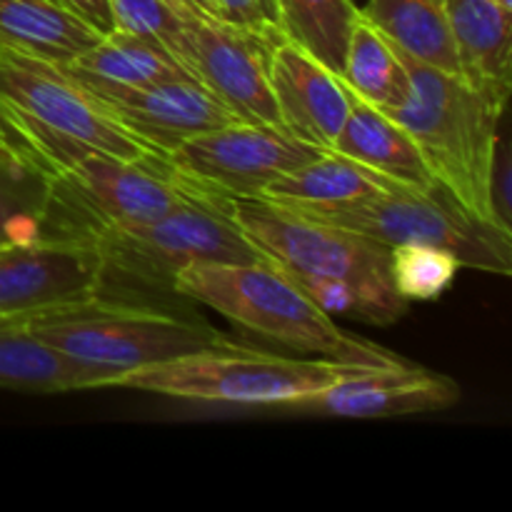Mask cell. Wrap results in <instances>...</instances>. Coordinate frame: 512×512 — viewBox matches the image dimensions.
Wrapping results in <instances>:
<instances>
[{"label": "cell", "instance_id": "obj_22", "mask_svg": "<svg viewBox=\"0 0 512 512\" xmlns=\"http://www.w3.org/2000/svg\"><path fill=\"white\" fill-rule=\"evenodd\" d=\"M360 13L400 53L445 73L460 75L448 0H368Z\"/></svg>", "mask_w": 512, "mask_h": 512}, {"label": "cell", "instance_id": "obj_29", "mask_svg": "<svg viewBox=\"0 0 512 512\" xmlns=\"http://www.w3.org/2000/svg\"><path fill=\"white\" fill-rule=\"evenodd\" d=\"M58 3L68 8L73 15H78L80 20H85L100 35L115 30L113 10H110L108 0H58Z\"/></svg>", "mask_w": 512, "mask_h": 512}, {"label": "cell", "instance_id": "obj_20", "mask_svg": "<svg viewBox=\"0 0 512 512\" xmlns=\"http://www.w3.org/2000/svg\"><path fill=\"white\" fill-rule=\"evenodd\" d=\"M403 188L405 185L345 155L320 150L308 163L273 180L258 200L285 205V208H330V205L355 203V200L375 198V195Z\"/></svg>", "mask_w": 512, "mask_h": 512}, {"label": "cell", "instance_id": "obj_9", "mask_svg": "<svg viewBox=\"0 0 512 512\" xmlns=\"http://www.w3.org/2000/svg\"><path fill=\"white\" fill-rule=\"evenodd\" d=\"M228 213L235 225L293 278H330L368 288H395L390 278V248L365 235L265 200H230Z\"/></svg>", "mask_w": 512, "mask_h": 512}, {"label": "cell", "instance_id": "obj_25", "mask_svg": "<svg viewBox=\"0 0 512 512\" xmlns=\"http://www.w3.org/2000/svg\"><path fill=\"white\" fill-rule=\"evenodd\" d=\"M48 180L35 163H0V243L30 245L45 235Z\"/></svg>", "mask_w": 512, "mask_h": 512}, {"label": "cell", "instance_id": "obj_11", "mask_svg": "<svg viewBox=\"0 0 512 512\" xmlns=\"http://www.w3.org/2000/svg\"><path fill=\"white\" fill-rule=\"evenodd\" d=\"M183 25V68L245 123L280 125L268 83L278 33L240 28L193 0H168Z\"/></svg>", "mask_w": 512, "mask_h": 512}, {"label": "cell", "instance_id": "obj_21", "mask_svg": "<svg viewBox=\"0 0 512 512\" xmlns=\"http://www.w3.org/2000/svg\"><path fill=\"white\" fill-rule=\"evenodd\" d=\"M100 33L55 0H0V45L48 63H68Z\"/></svg>", "mask_w": 512, "mask_h": 512}, {"label": "cell", "instance_id": "obj_5", "mask_svg": "<svg viewBox=\"0 0 512 512\" xmlns=\"http://www.w3.org/2000/svg\"><path fill=\"white\" fill-rule=\"evenodd\" d=\"M358 368L323 358H290L225 340L213 348L118 375L110 388H130L193 403L290 408L340 383Z\"/></svg>", "mask_w": 512, "mask_h": 512}, {"label": "cell", "instance_id": "obj_19", "mask_svg": "<svg viewBox=\"0 0 512 512\" xmlns=\"http://www.w3.org/2000/svg\"><path fill=\"white\" fill-rule=\"evenodd\" d=\"M85 90H123L188 75L183 65L158 43L125 30L100 35L68 63H55Z\"/></svg>", "mask_w": 512, "mask_h": 512}, {"label": "cell", "instance_id": "obj_27", "mask_svg": "<svg viewBox=\"0 0 512 512\" xmlns=\"http://www.w3.org/2000/svg\"><path fill=\"white\" fill-rule=\"evenodd\" d=\"M108 3L113 10L115 28L153 40L183 65V25L168 0H108Z\"/></svg>", "mask_w": 512, "mask_h": 512}, {"label": "cell", "instance_id": "obj_2", "mask_svg": "<svg viewBox=\"0 0 512 512\" xmlns=\"http://www.w3.org/2000/svg\"><path fill=\"white\" fill-rule=\"evenodd\" d=\"M400 58L410 90L403 103L385 113L418 145L438 188L470 215L503 228L493 205V168L508 108L490 103L460 75L405 53Z\"/></svg>", "mask_w": 512, "mask_h": 512}, {"label": "cell", "instance_id": "obj_4", "mask_svg": "<svg viewBox=\"0 0 512 512\" xmlns=\"http://www.w3.org/2000/svg\"><path fill=\"white\" fill-rule=\"evenodd\" d=\"M40 340L108 380L225 343L203 318L158 305L118 303L103 295L28 315Z\"/></svg>", "mask_w": 512, "mask_h": 512}, {"label": "cell", "instance_id": "obj_1", "mask_svg": "<svg viewBox=\"0 0 512 512\" xmlns=\"http://www.w3.org/2000/svg\"><path fill=\"white\" fill-rule=\"evenodd\" d=\"M170 293L215 310L238 328L295 353L353 368L405 363L368 338L348 333L330 318L275 260L260 263H195L173 278Z\"/></svg>", "mask_w": 512, "mask_h": 512}, {"label": "cell", "instance_id": "obj_13", "mask_svg": "<svg viewBox=\"0 0 512 512\" xmlns=\"http://www.w3.org/2000/svg\"><path fill=\"white\" fill-rule=\"evenodd\" d=\"M88 93L120 128L143 140L160 158H168L195 135L238 120L193 75H175L140 88Z\"/></svg>", "mask_w": 512, "mask_h": 512}, {"label": "cell", "instance_id": "obj_17", "mask_svg": "<svg viewBox=\"0 0 512 512\" xmlns=\"http://www.w3.org/2000/svg\"><path fill=\"white\" fill-rule=\"evenodd\" d=\"M333 153L345 155L395 183L413 190L435 188L418 145L385 110L350 93V110L333 143Z\"/></svg>", "mask_w": 512, "mask_h": 512}, {"label": "cell", "instance_id": "obj_14", "mask_svg": "<svg viewBox=\"0 0 512 512\" xmlns=\"http://www.w3.org/2000/svg\"><path fill=\"white\" fill-rule=\"evenodd\" d=\"M460 400L453 378L413 363L358 368L340 383L290 405L300 413L330 418H398L445 410Z\"/></svg>", "mask_w": 512, "mask_h": 512}, {"label": "cell", "instance_id": "obj_10", "mask_svg": "<svg viewBox=\"0 0 512 512\" xmlns=\"http://www.w3.org/2000/svg\"><path fill=\"white\" fill-rule=\"evenodd\" d=\"M318 153L280 125L235 120L185 140L165 163L190 190L218 203H230L258 200L273 180Z\"/></svg>", "mask_w": 512, "mask_h": 512}, {"label": "cell", "instance_id": "obj_23", "mask_svg": "<svg viewBox=\"0 0 512 512\" xmlns=\"http://www.w3.org/2000/svg\"><path fill=\"white\" fill-rule=\"evenodd\" d=\"M280 38L340 75L360 8L353 0H270Z\"/></svg>", "mask_w": 512, "mask_h": 512}, {"label": "cell", "instance_id": "obj_28", "mask_svg": "<svg viewBox=\"0 0 512 512\" xmlns=\"http://www.w3.org/2000/svg\"><path fill=\"white\" fill-rule=\"evenodd\" d=\"M215 10H218V18L240 25V28L278 33L270 0H215Z\"/></svg>", "mask_w": 512, "mask_h": 512}, {"label": "cell", "instance_id": "obj_33", "mask_svg": "<svg viewBox=\"0 0 512 512\" xmlns=\"http://www.w3.org/2000/svg\"><path fill=\"white\" fill-rule=\"evenodd\" d=\"M0 135H3V138H8V140H10V135H8V133H5L3 123H0ZM10 143H13V140H10ZM15 145H18V143H15ZM18 148H20V145H18Z\"/></svg>", "mask_w": 512, "mask_h": 512}, {"label": "cell", "instance_id": "obj_15", "mask_svg": "<svg viewBox=\"0 0 512 512\" xmlns=\"http://www.w3.org/2000/svg\"><path fill=\"white\" fill-rule=\"evenodd\" d=\"M268 83L280 128L315 150H330L350 110V90L320 60L290 40L270 48Z\"/></svg>", "mask_w": 512, "mask_h": 512}, {"label": "cell", "instance_id": "obj_31", "mask_svg": "<svg viewBox=\"0 0 512 512\" xmlns=\"http://www.w3.org/2000/svg\"><path fill=\"white\" fill-rule=\"evenodd\" d=\"M193 3H198L200 8H205V10H208V13L218 15V10H215V0H193Z\"/></svg>", "mask_w": 512, "mask_h": 512}, {"label": "cell", "instance_id": "obj_7", "mask_svg": "<svg viewBox=\"0 0 512 512\" xmlns=\"http://www.w3.org/2000/svg\"><path fill=\"white\" fill-rule=\"evenodd\" d=\"M290 210L353 230L385 248L430 245L453 253L463 268L493 275L512 273V233L470 215L438 185L430 190H390L330 208Z\"/></svg>", "mask_w": 512, "mask_h": 512}, {"label": "cell", "instance_id": "obj_32", "mask_svg": "<svg viewBox=\"0 0 512 512\" xmlns=\"http://www.w3.org/2000/svg\"><path fill=\"white\" fill-rule=\"evenodd\" d=\"M10 248H18V245H13V243H0V253H5V250H10Z\"/></svg>", "mask_w": 512, "mask_h": 512}, {"label": "cell", "instance_id": "obj_6", "mask_svg": "<svg viewBox=\"0 0 512 512\" xmlns=\"http://www.w3.org/2000/svg\"><path fill=\"white\" fill-rule=\"evenodd\" d=\"M55 238H93L103 230L145 225L200 198L165 160H125L85 153L45 175Z\"/></svg>", "mask_w": 512, "mask_h": 512}, {"label": "cell", "instance_id": "obj_12", "mask_svg": "<svg viewBox=\"0 0 512 512\" xmlns=\"http://www.w3.org/2000/svg\"><path fill=\"white\" fill-rule=\"evenodd\" d=\"M103 288L105 263L93 240L43 238L0 253V318L80 303Z\"/></svg>", "mask_w": 512, "mask_h": 512}, {"label": "cell", "instance_id": "obj_30", "mask_svg": "<svg viewBox=\"0 0 512 512\" xmlns=\"http://www.w3.org/2000/svg\"><path fill=\"white\" fill-rule=\"evenodd\" d=\"M23 160H28V163H35L33 158H30L28 153H25L23 148H18L15 143H10L8 138H3L0 135V163H23ZM38 165V163H35ZM40 168V165H38Z\"/></svg>", "mask_w": 512, "mask_h": 512}, {"label": "cell", "instance_id": "obj_3", "mask_svg": "<svg viewBox=\"0 0 512 512\" xmlns=\"http://www.w3.org/2000/svg\"><path fill=\"white\" fill-rule=\"evenodd\" d=\"M0 123L45 175L85 153L165 160L55 63L0 45Z\"/></svg>", "mask_w": 512, "mask_h": 512}, {"label": "cell", "instance_id": "obj_34", "mask_svg": "<svg viewBox=\"0 0 512 512\" xmlns=\"http://www.w3.org/2000/svg\"><path fill=\"white\" fill-rule=\"evenodd\" d=\"M495 3H500V5H505V8H512V0H495Z\"/></svg>", "mask_w": 512, "mask_h": 512}, {"label": "cell", "instance_id": "obj_26", "mask_svg": "<svg viewBox=\"0 0 512 512\" xmlns=\"http://www.w3.org/2000/svg\"><path fill=\"white\" fill-rule=\"evenodd\" d=\"M463 268L453 253L430 245H398L390 248V278L408 303L438 300Z\"/></svg>", "mask_w": 512, "mask_h": 512}, {"label": "cell", "instance_id": "obj_8", "mask_svg": "<svg viewBox=\"0 0 512 512\" xmlns=\"http://www.w3.org/2000/svg\"><path fill=\"white\" fill-rule=\"evenodd\" d=\"M108 278L170 290L173 278L195 263H260L268 255L235 225L228 203L205 195L178 205L163 218L93 235Z\"/></svg>", "mask_w": 512, "mask_h": 512}, {"label": "cell", "instance_id": "obj_16", "mask_svg": "<svg viewBox=\"0 0 512 512\" xmlns=\"http://www.w3.org/2000/svg\"><path fill=\"white\" fill-rule=\"evenodd\" d=\"M510 18L512 8L495 0H448L460 78L500 108L512 93Z\"/></svg>", "mask_w": 512, "mask_h": 512}, {"label": "cell", "instance_id": "obj_24", "mask_svg": "<svg viewBox=\"0 0 512 512\" xmlns=\"http://www.w3.org/2000/svg\"><path fill=\"white\" fill-rule=\"evenodd\" d=\"M338 78L355 98L380 110L400 105L410 90L408 70L398 48L378 28H373L363 13L353 25Z\"/></svg>", "mask_w": 512, "mask_h": 512}, {"label": "cell", "instance_id": "obj_18", "mask_svg": "<svg viewBox=\"0 0 512 512\" xmlns=\"http://www.w3.org/2000/svg\"><path fill=\"white\" fill-rule=\"evenodd\" d=\"M0 388L50 395L108 388V380L40 340L25 318H0Z\"/></svg>", "mask_w": 512, "mask_h": 512}, {"label": "cell", "instance_id": "obj_35", "mask_svg": "<svg viewBox=\"0 0 512 512\" xmlns=\"http://www.w3.org/2000/svg\"><path fill=\"white\" fill-rule=\"evenodd\" d=\"M55 3H58V0H55Z\"/></svg>", "mask_w": 512, "mask_h": 512}]
</instances>
